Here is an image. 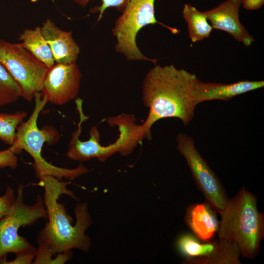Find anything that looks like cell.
<instances>
[{"mask_svg":"<svg viewBox=\"0 0 264 264\" xmlns=\"http://www.w3.org/2000/svg\"><path fill=\"white\" fill-rule=\"evenodd\" d=\"M39 184L44 189V201L47 213L46 221L37 235L39 245L36 250L34 264H54L52 256L79 249L89 251L91 242L86 234L91 224V219L86 202L76 204L74 212L76 221L73 220L63 204L58 202L62 194L74 199L77 197L67 188L68 182L59 180L51 176L40 178Z\"/></svg>","mask_w":264,"mask_h":264,"instance_id":"obj_1","label":"cell"},{"mask_svg":"<svg viewBox=\"0 0 264 264\" xmlns=\"http://www.w3.org/2000/svg\"><path fill=\"white\" fill-rule=\"evenodd\" d=\"M197 76L173 65H155L146 74L142 85L144 105L149 111L141 125L145 138L151 140V129L163 118H177L184 125L192 121L197 105L195 89Z\"/></svg>","mask_w":264,"mask_h":264,"instance_id":"obj_2","label":"cell"},{"mask_svg":"<svg viewBox=\"0 0 264 264\" xmlns=\"http://www.w3.org/2000/svg\"><path fill=\"white\" fill-rule=\"evenodd\" d=\"M218 212V239L236 244L243 258L255 259L264 238V215L258 210L256 197L243 187Z\"/></svg>","mask_w":264,"mask_h":264,"instance_id":"obj_3","label":"cell"},{"mask_svg":"<svg viewBox=\"0 0 264 264\" xmlns=\"http://www.w3.org/2000/svg\"><path fill=\"white\" fill-rule=\"evenodd\" d=\"M34 99L35 106L30 117L18 126L15 141L9 148L16 154L23 150L31 156L34 159L33 168L39 179L45 176H51L59 180L63 178L72 180L87 173L88 169L82 164L73 169L59 167L49 163L43 157L44 144H55L60 136L57 130L52 126L39 128V115L47 101L41 92L36 93Z\"/></svg>","mask_w":264,"mask_h":264,"instance_id":"obj_4","label":"cell"},{"mask_svg":"<svg viewBox=\"0 0 264 264\" xmlns=\"http://www.w3.org/2000/svg\"><path fill=\"white\" fill-rule=\"evenodd\" d=\"M24 186L19 184L11 211L0 219V264H31L37 249L18 233L22 226H30L41 219H47L44 199L39 195L32 205L23 200Z\"/></svg>","mask_w":264,"mask_h":264,"instance_id":"obj_5","label":"cell"},{"mask_svg":"<svg viewBox=\"0 0 264 264\" xmlns=\"http://www.w3.org/2000/svg\"><path fill=\"white\" fill-rule=\"evenodd\" d=\"M155 0H130L121 15L116 21L112 29L116 43L115 49L128 61H150L155 65L156 59L144 55L137 47L136 36L138 32L145 26L158 23L167 28L173 34L179 31L158 22L154 16Z\"/></svg>","mask_w":264,"mask_h":264,"instance_id":"obj_6","label":"cell"},{"mask_svg":"<svg viewBox=\"0 0 264 264\" xmlns=\"http://www.w3.org/2000/svg\"><path fill=\"white\" fill-rule=\"evenodd\" d=\"M0 63L21 88V97L31 102L42 92L48 67L21 43H11L0 38Z\"/></svg>","mask_w":264,"mask_h":264,"instance_id":"obj_7","label":"cell"},{"mask_svg":"<svg viewBox=\"0 0 264 264\" xmlns=\"http://www.w3.org/2000/svg\"><path fill=\"white\" fill-rule=\"evenodd\" d=\"M177 149L185 158L198 188L218 212L224 208L228 199L220 179L199 153L193 137L183 133L176 137Z\"/></svg>","mask_w":264,"mask_h":264,"instance_id":"obj_8","label":"cell"},{"mask_svg":"<svg viewBox=\"0 0 264 264\" xmlns=\"http://www.w3.org/2000/svg\"><path fill=\"white\" fill-rule=\"evenodd\" d=\"M81 77V72L76 63H55L48 69L41 93L47 102L62 106L77 96Z\"/></svg>","mask_w":264,"mask_h":264,"instance_id":"obj_9","label":"cell"},{"mask_svg":"<svg viewBox=\"0 0 264 264\" xmlns=\"http://www.w3.org/2000/svg\"><path fill=\"white\" fill-rule=\"evenodd\" d=\"M176 247L185 258L183 264H220L226 256L224 241L218 239L202 242L190 233L183 234L178 237Z\"/></svg>","mask_w":264,"mask_h":264,"instance_id":"obj_10","label":"cell"},{"mask_svg":"<svg viewBox=\"0 0 264 264\" xmlns=\"http://www.w3.org/2000/svg\"><path fill=\"white\" fill-rule=\"evenodd\" d=\"M241 5L242 0H226L203 13L213 29L227 32L236 41L248 47L252 44L254 39L240 21Z\"/></svg>","mask_w":264,"mask_h":264,"instance_id":"obj_11","label":"cell"},{"mask_svg":"<svg viewBox=\"0 0 264 264\" xmlns=\"http://www.w3.org/2000/svg\"><path fill=\"white\" fill-rule=\"evenodd\" d=\"M42 34L48 44L56 63H75L80 48L72 37V31L62 30L47 18L41 27Z\"/></svg>","mask_w":264,"mask_h":264,"instance_id":"obj_12","label":"cell"},{"mask_svg":"<svg viewBox=\"0 0 264 264\" xmlns=\"http://www.w3.org/2000/svg\"><path fill=\"white\" fill-rule=\"evenodd\" d=\"M264 87V81L242 80L231 84L202 82L196 84L194 100L198 104L215 100L228 101L234 97Z\"/></svg>","mask_w":264,"mask_h":264,"instance_id":"obj_13","label":"cell"},{"mask_svg":"<svg viewBox=\"0 0 264 264\" xmlns=\"http://www.w3.org/2000/svg\"><path fill=\"white\" fill-rule=\"evenodd\" d=\"M218 211L208 201L189 205L185 211L184 221L193 234L202 242H207L217 233L219 220Z\"/></svg>","mask_w":264,"mask_h":264,"instance_id":"obj_14","label":"cell"},{"mask_svg":"<svg viewBox=\"0 0 264 264\" xmlns=\"http://www.w3.org/2000/svg\"><path fill=\"white\" fill-rule=\"evenodd\" d=\"M21 45L48 68L55 63L50 47L44 39L41 27L25 29L19 34Z\"/></svg>","mask_w":264,"mask_h":264,"instance_id":"obj_15","label":"cell"},{"mask_svg":"<svg viewBox=\"0 0 264 264\" xmlns=\"http://www.w3.org/2000/svg\"><path fill=\"white\" fill-rule=\"evenodd\" d=\"M182 15L187 23L188 36L193 43L208 38L213 30L203 12L190 4H185Z\"/></svg>","mask_w":264,"mask_h":264,"instance_id":"obj_16","label":"cell"},{"mask_svg":"<svg viewBox=\"0 0 264 264\" xmlns=\"http://www.w3.org/2000/svg\"><path fill=\"white\" fill-rule=\"evenodd\" d=\"M27 116L24 111L14 113L0 112V140L11 146L15 141L18 126Z\"/></svg>","mask_w":264,"mask_h":264,"instance_id":"obj_17","label":"cell"},{"mask_svg":"<svg viewBox=\"0 0 264 264\" xmlns=\"http://www.w3.org/2000/svg\"><path fill=\"white\" fill-rule=\"evenodd\" d=\"M21 94L20 87L0 63V107L16 102Z\"/></svg>","mask_w":264,"mask_h":264,"instance_id":"obj_18","label":"cell"},{"mask_svg":"<svg viewBox=\"0 0 264 264\" xmlns=\"http://www.w3.org/2000/svg\"><path fill=\"white\" fill-rule=\"evenodd\" d=\"M79 6L85 7L90 0H73ZM130 0H101L102 4L100 6H96L90 9L93 13L99 12L97 22L101 20L105 11L109 7H114L117 10L123 12Z\"/></svg>","mask_w":264,"mask_h":264,"instance_id":"obj_19","label":"cell"},{"mask_svg":"<svg viewBox=\"0 0 264 264\" xmlns=\"http://www.w3.org/2000/svg\"><path fill=\"white\" fill-rule=\"evenodd\" d=\"M16 199L14 190L8 186L4 195L0 197V219L12 209Z\"/></svg>","mask_w":264,"mask_h":264,"instance_id":"obj_20","label":"cell"},{"mask_svg":"<svg viewBox=\"0 0 264 264\" xmlns=\"http://www.w3.org/2000/svg\"><path fill=\"white\" fill-rule=\"evenodd\" d=\"M18 159L16 154L9 148L0 151V168L15 169L18 165Z\"/></svg>","mask_w":264,"mask_h":264,"instance_id":"obj_21","label":"cell"},{"mask_svg":"<svg viewBox=\"0 0 264 264\" xmlns=\"http://www.w3.org/2000/svg\"><path fill=\"white\" fill-rule=\"evenodd\" d=\"M264 3V0H242V4L247 10L260 9Z\"/></svg>","mask_w":264,"mask_h":264,"instance_id":"obj_22","label":"cell"}]
</instances>
